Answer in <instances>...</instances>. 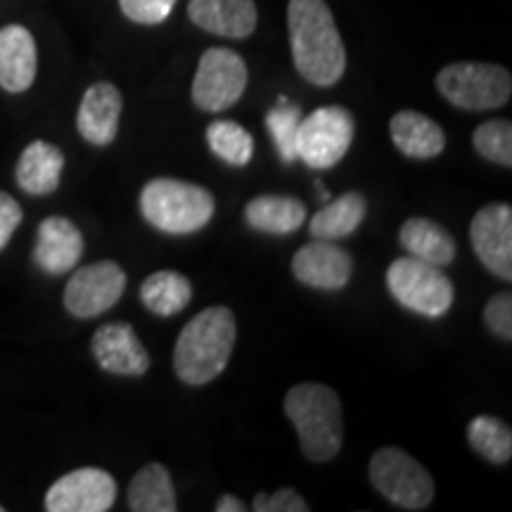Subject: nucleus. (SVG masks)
Here are the masks:
<instances>
[{
    "instance_id": "nucleus-19",
    "label": "nucleus",
    "mask_w": 512,
    "mask_h": 512,
    "mask_svg": "<svg viewBox=\"0 0 512 512\" xmlns=\"http://www.w3.org/2000/svg\"><path fill=\"white\" fill-rule=\"evenodd\" d=\"M62 171L64 155L60 147L46 140H34L17 162V185L34 197L53 195L60 188Z\"/></svg>"
},
{
    "instance_id": "nucleus-24",
    "label": "nucleus",
    "mask_w": 512,
    "mask_h": 512,
    "mask_svg": "<svg viewBox=\"0 0 512 512\" xmlns=\"http://www.w3.org/2000/svg\"><path fill=\"white\" fill-rule=\"evenodd\" d=\"M128 508L133 512H176V489L162 463L140 467L128 486Z\"/></svg>"
},
{
    "instance_id": "nucleus-30",
    "label": "nucleus",
    "mask_w": 512,
    "mask_h": 512,
    "mask_svg": "<svg viewBox=\"0 0 512 512\" xmlns=\"http://www.w3.org/2000/svg\"><path fill=\"white\" fill-rule=\"evenodd\" d=\"M121 12L136 24H159L174 10L176 0H119Z\"/></svg>"
},
{
    "instance_id": "nucleus-27",
    "label": "nucleus",
    "mask_w": 512,
    "mask_h": 512,
    "mask_svg": "<svg viewBox=\"0 0 512 512\" xmlns=\"http://www.w3.org/2000/svg\"><path fill=\"white\" fill-rule=\"evenodd\" d=\"M207 143L216 157L230 166H247L254 155V140L235 121H214L207 128Z\"/></svg>"
},
{
    "instance_id": "nucleus-21",
    "label": "nucleus",
    "mask_w": 512,
    "mask_h": 512,
    "mask_svg": "<svg viewBox=\"0 0 512 512\" xmlns=\"http://www.w3.org/2000/svg\"><path fill=\"white\" fill-rule=\"evenodd\" d=\"M399 240L401 247L415 256V259L427 261V264L439 268L453 264L458 252L456 240L451 238V233H446V228H441L439 223L422 219V216H415V219L403 223Z\"/></svg>"
},
{
    "instance_id": "nucleus-25",
    "label": "nucleus",
    "mask_w": 512,
    "mask_h": 512,
    "mask_svg": "<svg viewBox=\"0 0 512 512\" xmlns=\"http://www.w3.org/2000/svg\"><path fill=\"white\" fill-rule=\"evenodd\" d=\"M140 299L157 316H174L190 304L192 285L181 273L157 271L140 287Z\"/></svg>"
},
{
    "instance_id": "nucleus-17",
    "label": "nucleus",
    "mask_w": 512,
    "mask_h": 512,
    "mask_svg": "<svg viewBox=\"0 0 512 512\" xmlns=\"http://www.w3.org/2000/svg\"><path fill=\"white\" fill-rule=\"evenodd\" d=\"M38 55L29 29L10 24L0 29V86L8 93L29 91L36 79Z\"/></svg>"
},
{
    "instance_id": "nucleus-31",
    "label": "nucleus",
    "mask_w": 512,
    "mask_h": 512,
    "mask_svg": "<svg viewBox=\"0 0 512 512\" xmlns=\"http://www.w3.org/2000/svg\"><path fill=\"white\" fill-rule=\"evenodd\" d=\"M484 320L494 335L505 339V342H510L512 339V297H510V292L494 294V297L489 299V304H486V309H484Z\"/></svg>"
},
{
    "instance_id": "nucleus-14",
    "label": "nucleus",
    "mask_w": 512,
    "mask_h": 512,
    "mask_svg": "<svg viewBox=\"0 0 512 512\" xmlns=\"http://www.w3.org/2000/svg\"><path fill=\"white\" fill-rule=\"evenodd\" d=\"M91 349L95 361L105 373L138 377L145 375L150 368V356L140 344L136 330L128 323L102 325L93 335Z\"/></svg>"
},
{
    "instance_id": "nucleus-35",
    "label": "nucleus",
    "mask_w": 512,
    "mask_h": 512,
    "mask_svg": "<svg viewBox=\"0 0 512 512\" xmlns=\"http://www.w3.org/2000/svg\"><path fill=\"white\" fill-rule=\"evenodd\" d=\"M3 510H5V508H3V505H0V512H3Z\"/></svg>"
},
{
    "instance_id": "nucleus-4",
    "label": "nucleus",
    "mask_w": 512,
    "mask_h": 512,
    "mask_svg": "<svg viewBox=\"0 0 512 512\" xmlns=\"http://www.w3.org/2000/svg\"><path fill=\"white\" fill-rule=\"evenodd\" d=\"M140 211L150 226L166 235H190L214 219L216 202L202 185L178 178H155L140 192Z\"/></svg>"
},
{
    "instance_id": "nucleus-8",
    "label": "nucleus",
    "mask_w": 512,
    "mask_h": 512,
    "mask_svg": "<svg viewBox=\"0 0 512 512\" xmlns=\"http://www.w3.org/2000/svg\"><path fill=\"white\" fill-rule=\"evenodd\" d=\"M354 117L344 107H320L302 117L297 133V159L311 169H332L354 143Z\"/></svg>"
},
{
    "instance_id": "nucleus-28",
    "label": "nucleus",
    "mask_w": 512,
    "mask_h": 512,
    "mask_svg": "<svg viewBox=\"0 0 512 512\" xmlns=\"http://www.w3.org/2000/svg\"><path fill=\"white\" fill-rule=\"evenodd\" d=\"M302 124V110L292 105L290 100L278 102L271 112L266 114V128L271 133L278 155L285 164H292L297 159V133Z\"/></svg>"
},
{
    "instance_id": "nucleus-12",
    "label": "nucleus",
    "mask_w": 512,
    "mask_h": 512,
    "mask_svg": "<svg viewBox=\"0 0 512 512\" xmlns=\"http://www.w3.org/2000/svg\"><path fill=\"white\" fill-rule=\"evenodd\" d=\"M470 242L477 259L491 273L512 280V207L496 202L479 209L470 226Z\"/></svg>"
},
{
    "instance_id": "nucleus-26",
    "label": "nucleus",
    "mask_w": 512,
    "mask_h": 512,
    "mask_svg": "<svg viewBox=\"0 0 512 512\" xmlns=\"http://www.w3.org/2000/svg\"><path fill=\"white\" fill-rule=\"evenodd\" d=\"M467 439L479 456L489 463L503 465L512 458V432L503 420L494 415H477L467 425Z\"/></svg>"
},
{
    "instance_id": "nucleus-18",
    "label": "nucleus",
    "mask_w": 512,
    "mask_h": 512,
    "mask_svg": "<svg viewBox=\"0 0 512 512\" xmlns=\"http://www.w3.org/2000/svg\"><path fill=\"white\" fill-rule=\"evenodd\" d=\"M192 24L223 38H247L256 29L254 0H190Z\"/></svg>"
},
{
    "instance_id": "nucleus-6",
    "label": "nucleus",
    "mask_w": 512,
    "mask_h": 512,
    "mask_svg": "<svg viewBox=\"0 0 512 512\" xmlns=\"http://www.w3.org/2000/svg\"><path fill=\"white\" fill-rule=\"evenodd\" d=\"M387 290L403 309L439 318L451 309L453 285L439 266L403 256L387 268Z\"/></svg>"
},
{
    "instance_id": "nucleus-3",
    "label": "nucleus",
    "mask_w": 512,
    "mask_h": 512,
    "mask_svg": "<svg viewBox=\"0 0 512 512\" xmlns=\"http://www.w3.org/2000/svg\"><path fill=\"white\" fill-rule=\"evenodd\" d=\"M285 413L311 463L337 458L344 441V418L335 389L318 382L297 384L285 396Z\"/></svg>"
},
{
    "instance_id": "nucleus-9",
    "label": "nucleus",
    "mask_w": 512,
    "mask_h": 512,
    "mask_svg": "<svg viewBox=\"0 0 512 512\" xmlns=\"http://www.w3.org/2000/svg\"><path fill=\"white\" fill-rule=\"evenodd\" d=\"M247 88V64L228 48H209L197 64L192 100L202 112H223L242 98Z\"/></svg>"
},
{
    "instance_id": "nucleus-13",
    "label": "nucleus",
    "mask_w": 512,
    "mask_h": 512,
    "mask_svg": "<svg viewBox=\"0 0 512 512\" xmlns=\"http://www.w3.org/2000/svg\"><path fill=\"white\" fill-rule=\"evenodd\" d=\"M351 271H354V261L347 249L337 247L330 240H313L292 259L294 278L313 290H342L351 280Z\"/></svg>"
},
{
    "instance_id": "nucleus-11",
    "label": "nucleus",
    "mask_w": 512,
    "mask_h": 512,
    "mask_svg": "<svg viewBox=\"0 0 512 512\" xmlns=\"http://www.w3.org/2000/svg\"><path fill=\"white\" fill-rule=\"evenodd\" d=\"M117 501V482L100 467H81L57 479L46 494L48 512H105Z\"/></svg>"
},
{
    "instance_id": "nucleus-5",
    "label": "nucleus",
    "mask_w": 512,
    "mask_h": 512,
    "mask_svg": "<svg viewBox=\"0 0 512 512\" xmlns=\"http://www.w3.org/2000/svg\"><path fill=\"white\" fill-rule=\"evenodd\" d=\"M437 91L458 110L484 112L503 107L510 100L512 79L501 64L456 62L439 72Z\"/></svg>"
},
{
    "instance_id": "nucleus-33",
    "label": "nucleus",
    "mask_w": 512,
    "mask_h": 512,
    "mask_svg": "<svg viewBox=\"0 0 512 512\" xmlns=\"http://www.w3.org/2000/svg\"><path fill=\"white\" fill-rule=\"evenodd\" d=\"M22 219V207H19L15 197H10L8 192H0V252L8 247L12 233H15Z\"/></svg>"
},
{
    "instance_id": "nucleus-15",
    "label": "nucleus",
    "mask_w": 512,
    "mask_h": 512,
    "mask_svg": "<svg viewBox=\"0 0 512 512\" xmlns=\"http://www.w3.org/2000/svg\"><path fill=\"white\" fill-rule=\"evenodd\" d=\"M121 110H124V100H121L117 86L105 81L93 83L83 93L79 114H76V128H79L81 138L91 145H110L119 133Z\"/></svg>"
},
{
    "instance_id": "nucleus-10",
    "label": "nucleus",
    "mask_w": 512,
    "mask_h": 512,
    "mask_svg": "<svg viewBox=\"0 0 512 512\" xmlns=\"http://www.w3.org/2000/svg\"><path fill=\"white\" fill-rule=\"evenodd\" d=\"M126 290L124 268L114 261L83 266L64 287V309L76 318H95L110 311Z\"/></svg>"
},
{
    "instance_id": "nucleus-34",
    "label": "nucleus",
    "mask_w": 512,
    "mask_h": 512,
    "mask_svg": "<svg viewBox=\"0 0 512 512\" xmlns=\"http://www.w3.org/2000/svg\"><path fill=\"white\" fill-rule=\"evenodd\" d=\"M247 505L240 501L238 496H221L219 501H216V512H245Z\"/></svg>"
},
{
    "instance_id": "nucleus-20",
    "label": "nucleus",
    "mask_w": 512,
    "mask_h": 512,
    "mask_svg": "<svg viewBox=\"0 0 512 512\" xmlns=\"http://www.w3.org/2000/svg\"><path fill=\"white\" fill-rule=\"evenodd\" d=\"M389 131H392V140L399 147L401 155L411 159L439 157L446 147L444 128L434 119L413 110L394 114Z\"/></svg>"
},
{
    "instance_id": "nucleus-1",
    "label": "nucleus",
    "mask_w": 512,
    "mask_h": 512,
    "mask_svg": "<svg viewBox=\"0 0 512 512\" xmlns=\"http://www.w3.org/2000/svg\"><path fill=\"white\" fill-rule=\"evenodd\" d=\"M287 27L297 72L313 86H335L347 69V50L325 0H290Z\"/></svg>"
},
{
    "instance_id": "nucleus-32",
    "label": "nucleus",
    "mask_w": 512,
    "mask_h": 512,
    "mask_svg": "<svg viewBox=\"0 0 512 512\" xmlns=\"http://www.w3.org/2000/svg\"><path fill=\"white\" fill-rule=\"evenodd\" d=\"M252 508L256 512H309L311 505L294 489H278L275 494H259Z\"/></svg>"
},
{
    "instance_id": "nucleus-22",
    "label": "nucleus",
    "mask_w": 512,
    "mask_h": 512,
    "mask_svg": "<svg viewBox=\"0 0 512 512\" xmlns=\"http://www.w3.org/2000/svg\"><path fill=\"white\" fill-rule=\"evenodd\" d=\"M249 228L268 235H290L306 221V207L294 197L261 195L245 207Z\"/></svg>"
},
{
    "instance_id": "nucleus-23",
    "label": "nucleus",
    "mask_w": 512,
    "mask_h": 512,
    "mask_svg": "<svg viewBox=\"0 0 512 512\" xmlns=\"http://www.w3.org/2000/svg\"><path fill=\"white\" fill-rule=\"evenodd\" d=\"M368 214V202L361 192H347L330 204H325L309 221V233L316 240H342L349 238L361 226Z\"/></svg>"
},
{
    "instance_id": "nucleus-16",
    "label": "nucleus",
    "mask_w": 512,
    "mask_h": 512,
    "mask_svg": "<svg viewBox=\"0 0 512 512\" xmlns=\"http://www.w3.org/2000/svg\"><path fill=\"white\" fill-rule=\"evenodd\" d=\"M83 256V235L69 219L50 216L38 226L34 261L50 275L69 273Z\"/></svg>"
},
{
    "instance_id": "nucleus-2",
    "label": "nucleus",
    "mask_w": 512,
    "mask_h": 512,
    "mask_svg": "<svg viewBox=\"0 0 512 512\" xmlns=\"http://www.w3.org/2000/svg\"><path fill=\"white\" fill-rule=\"evenodd\" d=\"M235 337H238L235 316L226 306H209L197 313L176 342V375L192 387L216 380L233 356Z\"/></svg>"
},
{
    "instance_id": "nucleus-29",
    "label": "nucleus",
    "mask_w": 512,
    "mask_h": 512,
    "mask_svg": "<svg viewBox=\"0 0 512 512\" xmlns=\"http://www.w3.org/2000/svg\"><path fill=\"white\" fill-rule=\"evenodd\" d=\"M477 155L489 159V162L512 166V126L508 119H491L484 121L472 136Z\"/></svg>"
},
{
    "instance_id": "nucleus-7",
    "label": "nucleus",
    "mask_w": 512,
    "mask_h": 512,
    "mask_svg": "<svg viewBox=\"0 0 512 512\" xmlns=\"http://www.w3.org/2000/svg\"><path fill=\"white\" fill-rule=\"evenodd\" d=\"M368 477L382 498L403 510H425L434 498L430 472L396 446H384L368 465Z\"/></svg>"
}]
</instances>
